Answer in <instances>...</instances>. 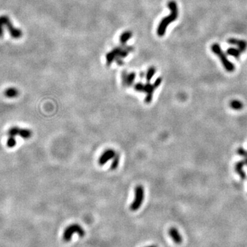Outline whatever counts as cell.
<instances>
[{"label": "cell", "mask_w": 247, "mask_h": 247, "mask_svg": "<svg viewBox=\"0 0 247 247\" xmlns=\"http://www.w3.org/2000/svg\"><path fill=\"white\" fill-rule=\"evenodd\" d=\"M168 7L170 9V13L166 17H164L157 27V34L159 36H163L166 34L167 27L170 23L177 19L179 16V9L177 3L174 1H170L168 3Z\"/></svg>", "instance_id": "obj_1"}, {"label": "cell", "mask_w": 247, "mask_h": 247, "mask_svg": "<svg viewBox=\"0 0 247 247\" xmlns=\"http://www.w3.org/2000/svg\"><path fill=\"white\" fill-rule=\"evenodd\" d=\"M133 50V47H116L109 52L106 56L107 65H110L113 61H116L119 65L122 64V58H126L130 52Z\"/></svg>", "instance_id": "obj_2"}, {"label": "cell", "mask_w": 247, "mask_h": 247, "mask_svg": "<svg viewBox=\"0 0 247 247\" xmlns=\"http://www.w3.org/2000/svg\"><path fill=\"white\" fill-rule=\"evenodd\" d=\"M4 29L8 31L10 35L14 39H18L23 36L22 31L14 26L8 16L1 15L0 16V38L3 35Z\"/></svg>", "instance_id": "obj_3"}, {"label": "cell", "mask_w": 247, "mask_h": 247, "mask_svg": "<svg viewBox=\"0 0 247 247\" xmlns=\"http://www.w3.org/2000/svg\"><path fill=\"white\" fill-rule=\"evenodd\" d=\"M211 49L212 52L216 55L218 57L220 58V60L222 63L223 67H224V69L226 71H229V72H233L235 70V65H234V64L228 59L227 56L223 52L220 45L218 43H216L212 44Z\"/></svg>", "instance_id": "obj_4"}, {"label": "cell", "mask_w": 247, "mask_h": 247, "mask_svg": "<svg viewBox=\"0 0 247 247\" xmlns=\"http://www.w3.org/2000/svg\"><path fill=\"white\" fill-rule=\"evenodd\" d=\"M74 233H78L80 237H83L85 234L84 229L78 224H72L69 225L64 231L63 238L64 241L69 242Z\"/></svg>", "instance_id": "obj_5"}, {"label": "cell", "mask_w": 247, "mask_h": 247, "mask_svg": "<svg viewBox=\"0 0 247 247\" xmlns=\"http://www.w3.org/2000/svg\"><path fill=\"white\" fill-rule=\"evenodd\" d=\"M144 188L141 185H137L135 190V198L131 204L130 209L131 211H137L142 206L144 200Z\"/></svg>", "instance_id": "obj_6"}, {"label": "cell", "mask_w": 247, "mask_h": 247, "mask_svg": "<svg viewBox=\"0 0 247 247\" xmlns=\"http://www.w3.org/2000/svg\"><path fill=\"white\" fill-rule=\"evenodd\" d=\"M162 82V78L161 77L157 78L154 82L153 85L150 83V82H147L144 84V93H146V96L145 98V102L146 103H150L153 100V93L155 89L161 85Z\"/></svg>", "instance_id": "obj_7"}, {"label": "cell", "mask_w": 247, "mask_h": 247, "mask_svg": "<svg viewBox=\"0 0 247 247\" xmlns=\"http://www.w3.org/2000/svg\"><path fill=\"white\" fill-rule=\"evenodd\" d=\"M21 128H19L17 126H14L11 127L10 129L8 131V140H7L6 145L8 148H13L16 146V142L15 137L19 135V132Z\"/></svg>", "instance_id": "obj_8"}, {"label": "cell", "mask_w": 247, "mask_h": 247, "mask_svg": "<svg viewBox=\"0 0 247 247\" xmlns=\"http://www.w3.org/2000/svg\"><path fill=\"white\" fill-rule=\"evenodd\" d=\"M116 155V153L112 149H108L105 151L103 153L100 155V157L98 159V164L100 166H104L109 161L114 158V157Z\"/></svg>", "instance_id": "obj_9"}, {"label": "cell", "mask_w": 247, "mask_h": 247, "mask_svg": "<svg viewBox=\"0 0 247 247\" xmlns=\"http://www.w3.org/2000/svg\"><path fill=\"white\" fill-rule=\"evenodd\" d=\"M135 78H136V74L135 72L127 73L124 71L122 75V84L125 87H131L134 82Z\"/></svg>", "instance_id": "obj_10"}, {"label": "cell", "mask_w": 247, "mask_h": 247, "mask_svg": "<svg viewBox=\"0 0 247 247\" xmlns=\"http://www.w3.org/2000/svg\"><path fill=\"white\" fill-rule=\"evenodd\" d=\"M227 42L229 44H231V45L237 46L239 51H240L242 53L244 52L247 49V43L245 41H244V40L237 39V38H230L228 39Z\"/></svg>", "instance_id": "obj_11"}, {"label": "cell", "mask_w": 247, "mask_h": 247, "mask_svg": "<svg viewBox=\"0 0 247 247\" xmlns=\"http://www.w3.org/2000/svg\"><path fill=\"white\" fill-rule=\"evenodd\" d=\"M168 233L175 244H180L182 243L183 237L177 228L171 227L168 231Z\"/></svg>", "instance_id": "obj_12"}, {"label": "cell", "mask_w": 247, "mask_h": 247, "mask_svg": "<svg viewBox=\"0 0 247 247\" xmlns=\"http://www.w3.org/2000/svg\"><path fill=\"white\" fill-rule=\"evenodd\" d=\"M244 165H246L244 161H238L236 163L235 165V170L236 173L239 176V177L242 179H245L246 177V173H245L244 170H243Z\"/></svg>", "instance_id": "obj_13"}, {"label": "cell", "mask_w": 247, "mask_h": 247, "mask_svg": "<svg viewBox=\"0 0 247 247\" xmlns=\"http://www.w3.org/2000/svg\"><path fill=\"white\" fill-rule=\"evenodd\" d=\"M4 96L8 98H16L19 95V90L15 87H8L4 91Z\"/></svg>", "instance_id": "obj_14"}, {"label": "cell", "mask_w": 247, "mask_h": 247, "mask_svg": "<svg viewBox=\"0 0 247 247\" xmlns=\"http://www.w3.org/2000/svg\"><path fill=\"white\" fill-rule=\"evenodd\" d=\"M241 53L242 52L239 51V49L234 48V47H229V48L226 49V54L229 55V56H231L234 58H237V59L239 58Z\"/></svg>", "instance_id": "obj_15"}, {"label": "cell", "mask_w": 247, "mask_h": 247, "mask_svg": "<svg viewBox=\"0 0 247 247\" xmlns=\"http://www.w3.org/2000/svg\"><path fill=\"white\" fill-rule=\"evenodd\" d=\"M132 36H133V34L130 31H126V32L122 33L120 37V41L122 43V45H125L127 43V41L131 38Z\"/></svg>", "instance_id": "obj_16"}, {"label": "cell", "mask_w": 247, "mask_h": 247, "mask_svg": "<svg viewBox=\"0 0 247 247\" xmlns=\"http://www.w3.org/2000/svg\"><path fill=\"white\" fill-rule=\"evenodd\" d=\"M32 133L30 129H20L19 135V136L21 137L22 139H24V140H27V139H30L31 136H32Z\"/></svg>", "instance_id": "obj_17"}, {"label": "cell", "mask_w": 247, "mask_h": 247, "mask_svg": "<svg viewBox=\"0 0 247 247\" xmlns=\"http://www.w3.org/2000/svg\"><path fill=\"white\" fill-rule=\"evenodd\" d=\"M230 107L234 110L239 111L242 109L244 106H243V103L242 102L237 100H233L230 102Z\"/></svg>", "instance_id": "obj_18"}, {"label": "cell", "mask_w": 247, "mask_h": 247, "mask_svg": "<svg viewBox=\"0 0 247 247\" xmlns=\"http://www.w3.org/2000/svg\"><path fill=\"white\" fill-rule=\"evenodd\" d=\"M156 73V69L154 67H151L149 69H148L147 73L146 75V79L147 80V82H150L151 80L154 75Z\"/></svg>", "instance_id": "obj_19"}, {"label": "cell", "mask_w": 247, "mask_h": 247, "mask_svg": "<svg viewBox=\"0 0 247 247\" xmlns=\"http://www.w3.org/2000/svg\"><path fill=\"white\" fill-rule=\"evenodd\" d=\"M119 162H120V157H119V155L118 154H116L115 155V156L114 157V158H113V162L112 164H111V166L110 168H111V170H115L117 168H118V165H119Z\"/></svg>", "instance_id": "obj_20"}, {"label": "cell", "mask_w": 247, "mask_h": 247, "mask_svg": "<svg viewBox=\"0 0 247 247\" xmlns=\"http://www.w3.org/2000/svg\"><path fill=\"white\" fill-rule=\"evenodd\" d=\"M237 152L239 155H240L241 157H244L245 164L247 166V151L246 150H244L243 148H239L238 149H237Z\"/></svg>", "instance_id": "obj_21"}, {"label": "cell", "mask_w": 247, "mask_h": 247, "mask_svg": "<svg viewBox=\"0 0 247 247\" xmlns=\"http://www.w3.org/2000/svg\"><path fill=\"white\" fill-rule=\"evenodd\" d=\"M144 84L142 83V82H137L134 86V89L136 91L138 92H144Z\"/></svg>", "instance_id": "obj_22"}, {"label": "cell", "mask_w": 247, "mask_h": 247, "mask_svg": "<svg viewBox=\"0 0 247 247\" xmlns=\"http://www.w3.org/2000/svg\"><path fill=\"white\" fill-rule=\"evenodd\" d=\"M146 247H158L157 245H150V246H147Z\"/></svg>", "instance_id": "obj_23"}]
</instances>
